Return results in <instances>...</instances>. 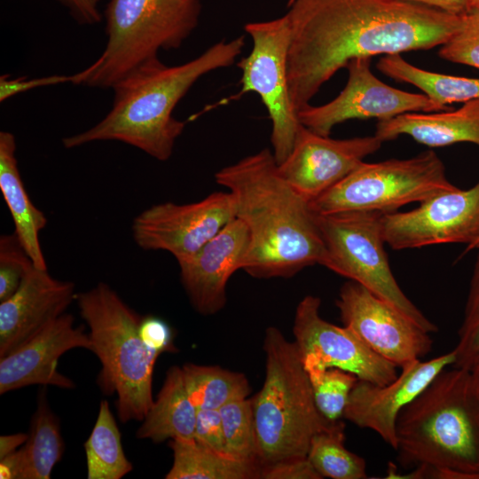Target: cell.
Returning a JSON list of instances; mask_svg holds the SVG:
<instances>
[{"label": "cell", "instance_id": "obj_35", "mask_svg": "<svg viewBox=\"0 0 479 479\" xmlns=\"http://www.w3.org/2000/svg\"><path fill=\"white\" fill-rule=\"evenodd\" d=\"M139 335L145 346L161 355L175 352L174 334L169 324L161 318L149 315L142 317Z\"/></svg>", "mask_w": 479, "mask_h": 479}, {"label": "cell", "instance_id": "obj_45", "mask_svg": "<svg viewBox=\"0 0 479 479\" xmlns=\"http://www.w3.org/2000/svg\"><path fill=\"white\" fill-rule=\"evenodd\" d=\"M479 248V240L472 247L471 250Z\"/></svg>", "mask_w": 479, "mask_h": 479}, {"label": "cell", "instance_id": "obj_31", "mask_svg": "<svg viewBox=\"0 0 479 479\" xmlns=\"http://www.w3.org/2000/svg\"><path fill=\"white\" fill-rule=\"evenodd\" d=\"M307 373L315 404L322 415L330 421L343 418L349 394L358 378L338 368L312 370Z\"/></svg>", "mask_w": 479, "mask_h": 479}, {"label": "cell", "instance_id": "obj_18", "mask_svg": "<svg viewBox=\"0 0 479 479\" xmlns=\"http://www.w3.org/2000/svg\"><path fill=\"white\" fill-rule=\"evenodd\" d=\"M77 348L91 349L89 334L83 326H75L72 315L64 313L0 357V394L35 384L73 389L75 383L57 365L64 353Z\"/></svg>", "mask_w": 479, "mask_h": 479}, {"label": "cell", "instance_id": "obj_2", "mask_svg": "<svg viewBox=\"0 0 479 479\" xmlns=\"http://www.w3.org/2000/svg\"><path fill=\"white\" fill-rule=\"evenodd\" d=\"M234 199L249 241L242 270L258 279L290 278L321 264L325 247L310 202L279 173L264 148L215 174Z\"/></svg>", "mask_w": 479, "mask_h": 479}, {"label": "cell", "instance_id": "obj_13", "mask_svg": "<svg viewBox=\"0 0 479 479\" xmlns=\"http://www.w3.org/2000/svg\"><path fill=\"white\" fill-rule=\"evenodd\" d=\"M381 223L392 249L463 243L467 253L479 240V181L467 190L437 194L410 211L381 214Z\"/></svg>", "mask_w": 479, "mask_h": 479}, {"label": "cell", "instance_id": "obj_24", "mask_svg": "<svg viewBox=\"0 0 479 479\" xmlns=\"http://www.w3.org/2000/svg\"><path fill=\"white\" fill-rule=\"evenodd\" d=\"M173 463L167 479H249L258 478L260 465L217 452L194 438H174L169 442Z\"/></svg>", "mask_w": 479, "mask_h": 479}, {"label": "cell", "instance_id": "obj_41", "mask_svg": "<svg viewBox=\"0 0 479 479\" xmlns=\"http://www.w3.org/2000/svg\"><path fill=\"white\" fill-rule=\"evenodd\" d=\"M0 478L20 479V462L17 451L0 459Z\"/></svg>", "mask_w": 479, "mask_h": 479}, {"label": "cell", "instance_id": "obj_5", "mask_svg": "<svg viewBox=\"0 0 479 479\" xmlns=\"http://www.w3.org/2000/svg\"><path fill=\"white\" fill-rule=\"evenodd\" d=\"M265 377L251 398L261 466L286 459L307 457L312 437L328 428L318 411L298 349L275 326L263 341Z\"/></svg>", "mask_w": 479, "mask_h": 479}, {"label": "cell", "instance_id": "obj_1", "mask_svg": "<svg viewBox=\"0 0 479 479\" xmlns=\"http://www.w3.org/2000/svg\"><path fill=\"white\" fill-rule=\"evenodd\" d=\"M288 7L287 79L296 113L351 59L442 45L463 21L404 0H288Z\"/></svg>", "mask_w": 479, "mask_h": 479}, {"label": "cell", "instance_id": "obj_8", "mask_svg": "<svg viewBox=\"0 0 479 479\" xmlns=\"http://www.w3.org/2000/svg\"><path fill=\"white\" fill-rule=\"evenodd\" d=\"M314 214L325 247L321 265L362 285L428 334L438 331L405 295L391 271L384 248L382 213L353 210Z\"/></svg>", "mask_w": 479, "mask_h": 479}, {"label": "cell", "instance_id": "obj_20", "mask_svg": "<svg viewBox=\"0 0 479 479\" xmlns=\"http://www.w3.org/2000/svg\"><path fill=\"white\" fill-rule=\"evenodd\" d=\"M76 295L73 282L34 266L17 291L0 302V357L63 315Z\"/></svg>", "mask_w": 479, "mask_h": 479}, {"label": "cell", "instance_id": "obj_39", "mask_svg": "<svg viewBox=\"0 0 479 479\" xmlns=\"http://www.w3.org/2000/svg\"><path fill=\"white\" fill-rule=\"evenodd\" d=\"M66 5L81 24H95L100 21L98 4L101 0H59Z\"/></svg>", "mask_w": 479, "mask_h": 479}, {"label": "cell", "instance_id": "obj_19", "mask_svg": "<svg viewBox=\"0 0 479 479\" xmlns=\"http://www.w3.org/2000/svg\"><path fill=\"white\" fill-rule=\"evenodd\" d=\"M248 241L246 225L235 217L194 255L178 262L181 283L197 312L212 315L225 306L227 283L242 270Z\"/></svg>", "mask_w": 479, "mask_h": 479}, {"label": "cell", "instance_id": "obj_10", "mask_svg": "<svg viewBox=\"0 0 479 479\" xmlns=\"http://www.w3.org/2000/svg\"><path fill=\"white\" fill-rule=\"evenodd\" d=\"M253 42L249 54L238 63L241 93L259 95L271 121V142L278 164L290 154L301 122L288 88L287 56L290 27L286 15L244 27Z\"/></svg>", "mask_w": 479, "mask_h": 479}, {"label": "cell", "instance_id": "obj_30", "mask_svg": "<svg viewBox=\"0 0 479 479\" xmlns=\"http://www.w3.org/2000/svg\"><path fill=\"white\" fill-rule=\"evenodd\" d=\"M226 453L238 459L257 461V438L251 398L230 402L219 409Z\"/></svg>", "mask_w": 479, "mask_h": 479}, {"label": "cell", "instance_id": "obj_12", "mask_svg": "<svg viewBox=\"0 0 479 479\" xmlns=\"http://www.w3.org/2000/svg\"><path fill=\"white\" fill-rule=\"evenodd\" d=\"M236 217L230 192H215L200 201L151 206L131 224L132 237L144 250H161L178 262L199 251Z\"/></svg>", "mask_w": 479, "mask_h": 479}, {"label": "cell", "instance_id": "obj_36", "mask_svg": "<svg viewBox=\"0 0 479 479\" xmlns=\"http://www.w3.org/2000/svg\"><path fill=\"white\" fill-rule=\"evenodd\" d=\"M194 437L203 445L217 452L227 454L219 410H198Z\"/></svg>", "mask_w": 479, "mask_h": 479}, {"label": "cell", "instance_id": "obj_33", "mask_svg": "<svg viewBox=\"0 0 479 479\" xmlns=\"http://www.w3.org/2000/svg\"><path fill=\"white\" fill-rule=\"evenodd\" d=\"M34 266L15 232L0 237V302L17 291Z\"/></svg>", "mask_w": 479, "mask_h": 479}, {"label": "cell", "instance_id": "obj_23", "mask_svg": "<svg viewBox=\"0 0 479 479\" xmlns=\"http://www.w3.org/2000/svg\"><path fill=\"white\" fill-rule=\"evenodd\" d=\"M197 413L185 387L182 367L172 366L136 436L154 443L194 438Z\"/></svg>", "mask_w": 479, "mask_h": 479}, {"label": "cell", "instance_id": "obj_27", "mask_svg": "<svg viewBox=\"0 0 479 479\" xmlns=\"http://www.w3.org/2000/svg\"><path fill=\"white\" fill-rule=\"evenodd\" d=\"M84 449L89 479H120L133 468L123 452L121 432L106 400L100 402Z\"/></svg>", "mask_w": 479, "mask_h": 479}, {"label": "cell", "instance_id": "obj_26", "mask_svg": "<svg viewBox=\"0 0 479 479\" xmlns=\"http://www.w3.org/2000/svg\"><path fill=\"white\" fill-rule=\"evenodd\" d=\"M378 69L398 82L411 83L429 98L446 109V105L479 98V78H467L420 69L400 54L386 55L377 64Z\"/></svg>", "mask_w": 479, "mask_h": 479}, {"label": "cell", "instance_id": "obj_38", "mask_svg": "<svg viewBox=\"0 0 479 479\" xmlns=\"http://www.w3.org/2000/svg\"><path fill=\"white\" fill-rule=\"evenodd\" d=\"M64 82H71V75H54L32 79L22 76L13 79L8 75H3L0 76V102L35 88Z\"/></svg>", "mask_w": 479, "mask_h": 479}, {"label": "cell", "instance_id": "obj_32", "mask_svg": "<svg viewBox=\"0 0 479 479\" xmlns=\"http://www.w3.org/2000/svg\"><path fill=\"white\" fill-rule=\"evenodd\" d=\"M455 367L472 370L479 364V253L470 280L463 322L458 332Z\"/></svg>", "mask_w": 479, "mask_h": 479}, {"label": "cell", "instance_id": "obj_15", "mask_svg": "<svg viewBox=\"0 0 479 479\" xmlns=\"http://www.w3.org/2000/svg\"><path fill=\"white\" fill-rule=\"evenodd\" d=\"M349 79L342 92L322 106L310 104L297 113L299 122L322 135L350 119H389L404 113L444 110L426 94L410 93L389 86L370 69V58H356L346 66Z\"/></svg>", "mask_w": 479, "mask_h": 479}, {"label": "cell", "instance_id": "obj_42", "mask_svg": "<svg viewBox=\"0 0 479 479\" xmlns=\"http://www.w3.org/2000/svg\"><path fill=\"white\" fill-rule=\"evenodd\" d=\"M27 434L17 433L4 435L0 437V459L16 452V449L25 444Z\"/></svg>", "mask_w": 479, "mask_h": 479}, {"label": "cell", "instance_id": "obj_7", "mask_svg": "<svg viewBox=\"0 0 479 479\" xmlns=\"http://www.w3.org/2000/svg\"><path fill=\"white\" fill-rule=\"evenodd\" d=\"M199 0H110L106 11L107 43L101 55L71 82L112 88L159 50L179 48L197 27Z\"/></svg>", "mask_w": 479, "mask_h": 479}, {"label": "cell", "instance_id": "obj_9", "mask_svg": "<svg viewBox=\"0 0 479 479\" xmlns=\"http://www.w3.org/2000/svg\"><path fill=\"white\" fill-rule=\"evenodd\" d=\"M456 188L440 158L428 150L405 160L363 162L310 206L320 215L353 210L385 214Z\"/></svg>", "mask_w": 479, "mask_h": 479}, {"label": "cell", "instance_id": "obj_22", "mask_svg": "<svg viewBox=\"0 0 479 479\" xmlns=\"http://www.w3.org/2000/svg\"><path fill=\"white\" fill-rule=\"evenodd\" d=\"M16 140L12 133L0 132V191L14 223V232L30 255L35 266L47 269L39 235L47 217L27 194L15 155Z\"/></svg>", "mask_w": 479, "mask_h": 479}, {"label": "cell", "instance_id": "obj_34", "mask_svg": "<svg viewBox=\"0 0 479 479\" xmlns=\"http://www.w3.org/2000/svg\"><path fill=\"white\" fill-rule=\"evenodd\" d=\"M439 56L479 69V7L463 15L461 27L442 44Z\"/></svg>", "mask_w": 479, "mask_h": 479}, {"label": "cell", "instance_id": "obj_25", "mask_svg": "<svg viewBox=\"0 0 479 479\" xmlns=\"http://www.w3.org/2000/svg\"><path fill=\"white\" fill-rule=\"evenodd\" d=\"M63 452L59 420L51 410L43 390L38 397L27 439L17 451L20 479H49Z\"/></svg>", "mask_w": 479, "mask_h": 479}, {"label": "cell", "instance_id": "obj_43", "mask_svg": "<svg viewBox=\"0 0 479 479\" xmlns=\"http://www.w3.org/2000/svg\"><path fill=\"white\" fill-rule=\"evenodd\" d=\"M471 371L474 373L479 387V364H477Z\"/></svg>", "mask_w": 479, "mask_h": 479}, {"label": "cell", "instance_id": "obj_28", "mask_svg": "<svg viewBox=\"0 0 479 479\" xmlns=\"http://www.w3.org/2000/svg\"><path fill=\"white\" fill-rule=\"evenodd\" d=\"M182 370L186 389L198 410H219L230 402L247 398L250 393L243 373L191 363L184 365Z\"/></svg>", "mask_w": 479, "mask_h": 479}, {"label": "cell", "instance_id": "obj_6", "mask_svg": "<svg viewBox=\"0 0 479 479\" xmlns=\"http://www.w3.org/2000/svg\"><path fill=\"white\" fill-rule=\"evenodd\" d=\"M75 300L89 326L90 351L101 364L98 386L106 395L116 394L122 422L143 420L153 403V375L160 354L140 338L142 316L106 283L77 294Z\"/></svg>", "mask_w": 479, "mask_h": 479}, {"label": "cell", "instance_id": "obj_21", "mask_svg": "<svg viewBox=\"0 0 479 479\" xmlns=\"http://www.w3.org/2000/svg\"><path fill=\"white\" fill-rule=\"evenodd\" d=\"M408 135L430 147L459 142L479 145V98L472 99L454 111L437 114L404 113L379 120L375 136L382 142Z\"/></svg>", "mask_w": 479, "mask_h": 479}, {"label": "cell", "instance_id": "obj_44", "mask_svg": "<svg viewBox=\"0 0 479 479\" xmlns=\"http://www.w3.org/2000/svg\"><path fill=\"white\" fill-rule=\"evenodd\" d=\"M469 10L479 7V0H470Z\"/></svg>", "mask_w": 479, "mask_h": 479}, {"label": "cell", "instance_id": "obj_16", "mask_svg": "<svg viewBox=\"0 0 479 479\" xmlns=\"http://www.w3.org/2000/svg\"><path fill=\"white\" fill-rule=\"evenodd\" d=\"M381 144L375 135L330 138L301 123L290 154L278 168L291 186L310 202L349 175Z\"/></svg>", "mask_w": 479, "mask_h": 479}, {"label": "cell", "instance_id": "obj_4", "mask_svg": "<svg viewBox=\"0 0 479 479\" xmlns=\"http://www.w3.org/2000/svg\"><path fill=\"white\" fill-rule=\"evenodd\" d=\"M402 478L479 479V387L472 371L444 369L399 413Z\"/></svg>", "mask_w": 479, "mask_h": 479}, {"label": "cell", "instance_id": "obj_17", "mask_svg": "<svg viewBox=\"0 0 479 479\" xmlns=\"http://www.w3.org/2000/svg\"><path fill=\"white\" fill-rule=\"evenodd\" d=\"M455 361L453 349L429 360L418 359L404 365L397 377L385 385L358 379L349 394L343 418L374 431L395 450L396 424L401 411Z\"/></svg>", "mask_w": 479, "mask_h": 479}, {"label": "cell", "instance_id": "obj_29", "mask_svg": "<svg viewBox=\"0 0 479 479\" xmlns=\"http://www.w3.org/2000/svg\"><path fill=\"white\" fill-rule=\"evenodd\" d=\"M345 424L334 421L311 439L307 458L324 477L333 479H366L365 460L349 451L345 445Z\"/></svg>", "mask_w": 479, "mask_h": 479}, {"label": "cell", "instance_id": "obj_14", "mask_svg": "<svg viewBox=\"0 0 479 479\" xmlns=\"http://www.w3.org/2000/svg\"><path fill=\"white\" fill-rule=\"evenodd\" d=\"M336 306L343 326L398 368L421 359L432 349L430 334L355 281L342 285Z\"/></svg>", "mask_w": 479, "mask_h": 479}, {"label": "cell", "instance_id": "obj_3", "mask_svg": "<svg viewBox=\"0 0 479 479\" xmlns=\"http://www.w3.org/2000/svg\"><path fill=\"white\" fill-rule=\"evenodd\" d=\"M244 36L220 41L195 59L169 67L158 58L134 69L112 89L109 113L90 129L64 137L69 149L95 141H120L165 161L173 153L185 122L173 117L180 99L202 75L232 65L241 53Z\"/></svg>", "mask_w": 479, "mask_h": 479}, {"label": "cell", "instance_id": "obj_37", "mask_svg": "<svg viewBox=\"0 0 479 479\" xmlns=\"http://www.w3.org/2000/svg\"><path fill=\"white\" fill-rule=\"evenodd\" d=\"M258 478L321 479L307 457L291 458L260 467Z\"/></svg>", "mask_w": 479, "mask_h": 479}, {"label": "cell", "instance_id": "obj_11", "mask_svg": "<svg viewBox=\"0 0 479 479\" xmlns=\"http://www.w3.org/2000/svg\"><path fill=\"white\" fill-rule=\"evenodd\" d=\"M320 305V298L310 294L295 309L294 342L307 372L338 368L381 386L397 377L398 367L373 351L350 328L325 320Z\"/></svg>", "mask_w": 479, "mask_h": 479}, {"label": "cell", "instance_id": "obj_40", "mask_svg": "<svg viewBox=\"0 0 479 479\" xmlns=\"http://www.w3.org/2000/svg\"><path fill=\"white\" fill-rule=\"evenodd\" d=\"M430 6L450 14L462 16L469 11L470 0H404Z\"/></svg>", "mask_w": 479, "mask_h": 479}]
</instances>
